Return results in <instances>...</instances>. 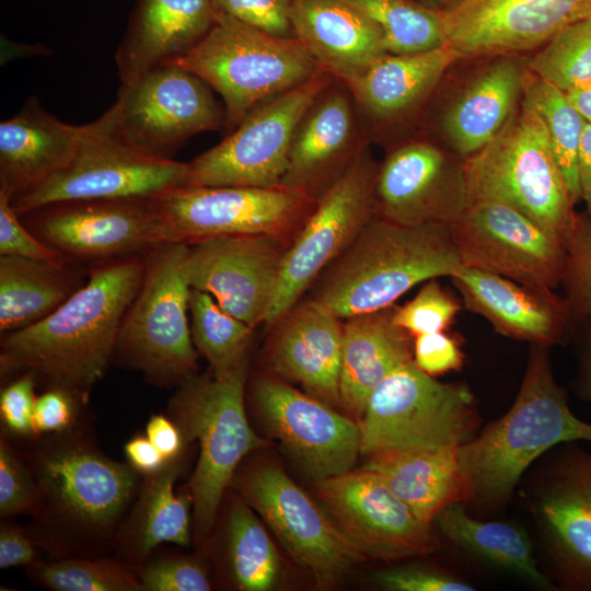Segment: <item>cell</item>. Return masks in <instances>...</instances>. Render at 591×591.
I'll use <instances>...</instances> for the list:
<instances>
[{
    "label": "cell",
    "instance_id": "obj_1",
    "mask_svg": "<svg viewBox=\"0 0 591 591\" xmlns=\"http://www.w3.org/2000/svg\"><path fill=\"white\" fill-rule=\"evenodd\" d=\"M144 271V255L111 260L93 270L51 314L2 336L1 373L27 370L83 401L115 358L123 318Z\"/></svg>",
    "mask_w": 591,
    "mask_h": 591
},
{
    "label": "cell",
    "instance_id": "obj_2",
    "mask_svg": "<svg viewBox=\"0 0 591 591\" xmlns=\"http://www.w3.org/2000/svg\"><path fill=\"white\" fill-rule=\"evenodd\" d=\"M578 441L591 443V422L569 408L553 373L549 348L532 345L512 406L456 449L466 501L499 508L542 455L561 443Z\"/></svg>",
    "mask_w": 591,
    "mask_h": 591
},
{
    "label": "cell",
    "instance_id": "obj_3",
    "mask_svg": "<svg viewBox=\"0 0 591 591\" xmlns=\"http://www.w3.org/2000/svg\"><path fill=\"white\" fill-rule=\"evenodd\" d=\"M67 432L43 444L28 464L36 484L32 514L43 546L83 557L114 543L140 474Z\"/></svg>",
    "mask_w": 591,
    "mask_h": 591
},
{
    "label": "cell",
    "instance_id": "obj_4",
    "mask_svg": "<svg viewBox=\"0 0 591 591\" xmlns=\"http://www.w3.org/2000/svg\"><path fill=\"white\" fill-rule=\"evenodd\" d=\"M462 266L450 224L375 217L318 276L309 300L347 320L390 308L418 283L450 278Z\"/></svg>",
    "mask_w": 591,
    "mask_h": 591
},
{
    "label": "cell",
    "instance_id": "obj_5",
    "mask_svg": "<svg viewBox=\"0 0 591 591\" xmlns=\"http://www.w3.org/2000/svg\"><path fill=\"white\" fill-rule=\"evenodd\" d=\"M465 176L468 205L479 200L509 205L565 245L578 213L544 121L524 101L500 132L467 158Z\"/></svg>",
    "mask_w": 591,
    "mask_h": 591
},
{
    "label": "cell",
    "instance_id": "obj_6",
    "mask_svg": "<svg viewBox=\"0 0 591 591\" xmlns=\"http://www.w3.org/2000/svg\"><path fill=\"white\" fill-rule=\"evenodd\" d=\"M165 63L195 73L219 93L228 129H234L262 102L322 70L298 38L266 33L219 10L209 32Z\"/></svg>",
    "mask_w": 591,
    "mask_h": 591
},
{
    "label": "cell",
    "instance_id": "obj_7",
    "mask_svg": "<svg viewBox=\"0 0 591 591\" xmlns=\"http://www.w3.org/2000/svg\"><path fill=\"white\" fill-rule=\"evenodd\" d=\"M246 367L247 361L222 374L194 375L179 385L170 402V417L186 443L196 439L199 447L188 482L199 537L211 532L224 493L243 457L266 444L247 420Z\"/></svg>",
    "mask_w": 591,
    "mask_h": 591
},
{
    "label": "cell",
    "instance_id": "obj_8",
    "mask_svg": "<svg viewBox=\"0 0 591 591\" xmlns=\"http://www.w3.org/2000/svg\"><path fill=\"white\" fill-rule=\"evenodd\" d=\"M479 422L477 401L465 383L440 382L412 360L371 393L359 420L361 454L457 449L477 433Z\"/></svg>",
    "mask_w": 591,
    "mask_h": 591
},
{
    "label": "cell",
    "instance_id": "obj_9",
    "mask_svg": "<svg viewBox=\"0 0 591 591\" xmlns=\"http://www.w3.org/2000/svg\"><path fill=\"white\" fill-rule=\"evenodd\" d=\"M187 250L185 243H165L144 254V277L116 344V359L161 385H181L197 370L188 323L192 287L184 270Z\"/></svg>",
    "mask_w": 591,
    "mask_h": 591
},
{
    "label": "cell",
    "instance_id": "obj_10",
    "mask_svg": "<svg viewBox=\"0 0 591 591\" xmlns=\"http://www.w3.org/2000/svg\"><path fill=\"white\" fill-rule=\"evenodd\" d=\"M188 162L148 153L115 128L107 109L86 124L69 164L12 205L19 215L65 201L153 199L186 185Z\"/></svg>",
    "mask_w": 591,
    "mask_h": 591
},
{
    "label": "cell",
    "instance_id": "obj_11",
    "mask_svg": "<svg viewBox=\"0 0 591 591\" xmlns=\"http://www.w3.org/2000/svg\"><path fill=\"white\" fill-rule=\"evenodd\" d=\"M333 80L321 70L258 104L221 142L188 162L185 186L280 187L297 127Z\"/></svg>",
    "mask_w": 591,
    "mask_h": 591
},
{
    "label": "cell",
    "instance_id": "obj_12",
    "mask_svg": "<svg viewBox=\"0 0 591 591\" xmlns=\"http://www.w3.org/2000/svg\"><path fill=\"white\" fill-rule=\"evenodd\" d=\"M374 164L367 143L345 172L316 199L280 268L264 323L273 326L376 217Z\"/></svg>",
    "mask_w": 591,
    "mask_h": 591
},
{
    "label": "cell",
    "instance_id": "obj_13",
    "mask_svg": "<svg viewBox=\"0 0 591 591\" xmlns=\"http://www.w3.org/2000/svg\"><path fill=\"white\" fill-rule=\"evenodd\" d=\"M315 199L283 187L182 186L154 198L166 243L245 234L289 237Z\"/></svg>",
    "mask_w": 591,
    "mask_h": 591
},
{
    "label": "cell",
    "instance_id": "obj_14",
    "mask_svg": "<svg viewBox=\"0 0 591 591\" xmlns=\"http://www.w3.org/2000/svg\"><path fill=\"white\" fill-rule=\"evenodd\" d=\"M525 491L554 582L591 591V451L576 442L545 453Z\"/></svg>",
    "mask_w": 591,
    "mask_h": 591
},
{
    "label": "cell",
    "instance_id": "obj_15",
    "mask_svg": "<svg viewBox=\"0 0 591 591\" xmlns=\"http://www.w3.org/2000/svg\"><path fill=\"white\" fill-rule=\"evenodd\" d=\"M108 111L126 140L162 158H170L190 137L227 125L225 111L210 85L173 63H162L121 85Z\"/></svg>",
    "mask_w": 591,
    "mask_h": 591
},
{
    "label": "cell",
    "instance_id": "obj_16",
    "mask_svg": "<svg viewBox=\"0 0 591 591\" xmlns=\"http://www.w3.org/2000/svg\"><path fill=\"white\" fill-rule=\"evenodd\" d=\"M251 508L265 520L290 556L320 586L336 582L366 556L277 465L253 468L235 480Z\"/></svg>",
    "mask_w": 591,
    "mask_h": 591
},
{
    "label": "cell",
    "instance_id": "obj_17",
    "mask_svg": "<svg viewBox=\"0 0 591 591\" xmlns=\"http://www.w3.org/2000/svg\"><path fill=\"white\" fill-rule=\"evenodd\" d=\"M450 228L463 266L524 285L554 289L561 283L565 245L513 207L474 201Z\"/></svg>",
    "mask_w": 591,
    "mask_h": 591
},
{
    "label": "cell",
    "instance_id": "obj_18",
    "mask_svg": "<svg viewBox=\"0 0 591 591\" xmlns=\"http://www.w3.org/2000/svg\"><path fill=\"white\" fill-rule=\"evenodd\" d=\"M317 495L334 522L367 557L392 560L436 549L422 522L376 473L360 468L317 482Z\"/></svg>",
    "mask_w": 591,
    "mask_h": 591
},
{
    "label": "cell",
    "instance_id": "obj_19",
    "mask_svg": "<svg viewBox=\"0 0 591 591\" xmlns=\"http://www.w3.org/2000/svg\"><path fill=\"white\" fill-rule=\"evenodd\" d=\"M289 244L268 234L209 237L188 244L184 270L193 289L255 327L270 308Z\"/></svg>",
    "mask_w": 591,
    "mask_h": 591
},
{
    "label": "cell",
    "instance_id": "obj_20",
    "mask_svg": "<svg viewBox=\"0 0 591 591\" xmlns=\"http://www.w3.org/2000/svg\"><path fill=\"white\" fill-rule=\"evenodd\" d=\"M253 397L266 427L311 478L352 470L361 454L359 421L274 376L256 379Z\"/></svg>",
    "mask_w": 591,
    "mask_h": 591
},
{
    "label": "cell",
    "instance_id": "obj_21",
    "mask_svg": "<svg viewBox=\"0 0 591 591\" xmlns=\"http://www.w3.org/2000/svg\"><path fill=\"white\" fill-rule=\"evenodd\" d=\"M30 212L44 241L63 255L118 259L166 243L154 198L65 201Z\"/></svg>",
    "mask_w": 591,
    "mask_h": 591
},
{
    "label": "cell",
    "instance_id": "obj_22",
    "mask_svg": "<svg viewBox=\"0 0 591 591\" xmlns=\"http://www.w3.org/2000/svg\"><path fill=\"white\" fill-rule=\"evenodd\" d=\"M376 217L405 224H451L468 207L463 165L439 147L410 141L387 154L374 185Z\"/></svg>",
    "mask_w": 591,
    "mask_h": 591
},
{
    "label": "cell",
    "instance_id": "obj_23",
    "mask_svg": "<svg viewBox=\"0 0 591 591\" xmlns=\"http://www.w3.org/2000/svg\"><path fill=\"white\" fill-rule=\"evenodd\" d=\"M441 12L445 44L460 57H472L547 43L591 18V0H455Z\"/></svg>",
    "mask_w": 591,
    "mask_h": 591
},
{
    "label": "cell",
    "instance_id": "obj_24",
    "mask_svg": "<svg viewBox=\"0 0 591 591\" xmlns=\"http://www.w3.org/2000/svg\"><path fill=\"white\" fill-rule=\"evenodd\" d=\"M347 85L335 79L300 120L280 187L317 199L367 143Z\"/></svg>",
    "mask_w": 591,
    "mask_h": 591
},
{
    "label": "cell",
    "instance_id": "obj_25",
    "mask_svg": "<svg viewBox=\"0 0 591 591\" xmlns=\"http://www.w3.org/2000/svg\"><path fill=\"white\" fill-rule=\"evenodd\" d=\"M464 306L508 338L553 347L573 335L568 303L551 288L524 285L474 267L450 277Z\"/></svg>",
    "mask_w": 591,
    "mask_h": 591
},
{
    "label": "cell",
    "instance_id": "obj_26",
    "mask_svg": "<svg viewBox=\"0 0 591 591\" xmlns=\"http://www.w3.org/2000/svg\"><path fill=\"white\" fill-rule=\"evenodd\" d=\"M271 327H275L269 344L273 369L324 402L340 405L344 340L340 318L308 300L296 304Z\"/></svg>",
    "mask_w": 591,
    "mask_h": 591
},
{
    "label": "cell",
    "instance_id": "obj_27",
    "mask_svg": "<svg viewBox=\"0 0 591 591\" xmlns=\"http://www.w3.org/2000/svg\"><path fill=\"white\" fill-rule=\"evenodd\" d=\"M84 129L59 120L31 96L0 124V193L13 201L66 167Z\"/></svg>",
    "mask_w": 591,
    "mask_h": 591
},
{
    "label": "cell",
    "instance_id": "obj_28",
    "mask_svg": "<svg viewBox=\"0 0 591 591\" xmlns=\"http://www.w3.org/2000/svg\"><path fill=\"white\" fill-rule=\"evenodd\" d=\"M217 14L211 0H137L115 56L121 85L187 53Z\"/></svg>",
    "mask_w": 591,
    "mask_h": 591
},
{
    "label": "cell",
    "instance_id": "obj_29",
    "mask_svg": "<svg viewBox=\"0 0 591 591\" xmlns=\"http://www.w3.org/2000/svg\"><path fill=\"white\" fill-rule=\"evenodd\" d=\"M291 25L318 67L341 82L389 54L379 28L347 0H294Z\"/></svg>",
    "mask_w": 591,
    "mask_h": 591
},
{
    "label": "cell",
    "instance_id": "obj_30",
    "mask_svg": "<svg viewBox=\"0 0 591 591\" xmlns=\"http://www.w3.org/2000/svg\"><path fill=\"white\" fill-rule=\"evenodd\" d=\"M393 309L359 314L344 323L340 405L358 421L379 384L413 360L410 335L394 324Z\"/></svg>",
    "mask_w": 591,
    "mask_h": 591
},
{
    "label": "cell",
    "instance_id": "obj_31",
    "mask_svg": "<svg viewBox=\"0 0 591 591\" xmlns=\"http://www.w3.org/2000/svg\"><path fill=\"white\" fill-rule=\"evenodd\" d=\"M457 58L448 44L415 54H386L344 83L358 112L374 120H392L418 106Z\"/></svg>",
    "mask_w": 591,
    "mask_h": 591
},
{
    "label": "cell",
    "instance_id": "obj_32",
    "mask_svg": "<svg viewBox=\"0 0 591 591\" xmlns=\"http://www.w3.org/2000/svg\"><path fill=\"white\" fill-rule=\"evenodd\" d=\"M182 468L179 456L158 473L146 476L135 508L119 525L113 544L134 570L142 567L146 558L163 543L179 546L190 543L193 498L189 490L175 494Z\"/></svg>",
    "mask_w": 591,
    "mask_h": 591
},
{
    "label": "cell",
    "instance_id": "obj_33",
    "mask_svg": "<svg viewBox=\"0 0 591 591\" xmlns=\"http://www.w3.org/2000/svg\"><path fill=\"white\" fill-rule=\"evenodd\" d=\"M520 66L502 59L485 69L444 112L442 131L463 157L485 148L503 128L523 88Z\"/></svg>",
    "mask_w": 591,
    "mask_h": 591
},
{
    "label": "cell",
    "instance_id": "obj_34",
    "mask_svg": "<svg viewBox=\"0 0 591 591\" xmlns=\"http://www.w3.org/2000/svg\"><path fill=\"white\" fill-rule=\"evenodd\" d=\"M363 468L379 474L425 523L452 502L466 501L456 449L386 450L368 455Z\"/></svg>",
    "mask_w": 591,
    "mask_h": 591
},
{
    "label": "cell",
    "instance_id": "obj_35",
    "mask_svg": "<svg viewBox=\"0 0 591 591\" xmlns=\"http://www.w3.org/2000/svg\"><path fill=\"white\" fill-rule=\"evenodd\" d=\"M433 521L444 537L470 555L542 590L558 589L540 570L532 542L522 529L506 522L477 520L468 514L463 502L445 506Z\"/></svg>",
    "mask_w": 591,
    "mask_h": 591
},
{
    "label": "cell",
    "instance_id": "obj_36",
    "mask_svg": "<svg viewBox=\"0 0 591 591\" xmlns=\"http://www.w3.org/2000/svg\"><path fill=\"white\" fill-rule=\"evenodd\" d=\"M79 288L66 265L1 255V333L18 331L43 320Z\"/></svg>",
    "mask_w": 591,
    "mask_h": 591
},
{
    "label": "cell",
    "instance_id": "obj_37",
    "mask_svg": "<svg viewBox=\"0 0 591 591\" xmlns=\"http://www.w3.org/2000/svg\"><path fill=\"white\" fill-rule=\"evenodd\" d=\"M225 542L235 587L244 591L271 589L280 569L278 554L266 529L242 498L229 506Z\"/></svg>",
    "mask_w": 591,
    "mask_h": 591
},
{
    "label": "cell",
    "instance_id": "obj_38",
    "mask_svg": "<svg viewBox=\"0 0 591 591\" xmlns=\"http://www.w3.org/2000/svg\"><path fill=\"white\" fill-rule=\"evenodd\" d=\"M523 101L542 118L551 148L575 205L581 201L578 154L586 120L570 104L565 92L526 72Z\"/></svg>",
    "mask_w": 591,
    "mask_h": 591
},
{
    "label": "cell",
    "instance_id": "obj_39",
    "mask_svg": "<svg viewBox=\"0 0 591 591\" xmlns=\"http://www.w3.org/2000/svg\"><path fill=\"white\" fill-rule=\"evenodd\" d=\"M379 28L386 53L430 50L445 44L442 12L416 0H347Z\"/></svg>",
    "mask_w": 591,
    "mask_h": 591
},
{
    "label": "cell",
    "instance_id": "obj_40",
    "mask_svg": "<svg viewBox=\"0 0 591 591\" xmlns=\"http://www.w3.org/2000/svg\"><path fill=\"white\" fill-rule=\"evenodd\" d=\"M189 313L193 344L211 373L222 374L247 361L253 327L224 311L211 294L193 288Z\"/></svg>",
    "mask_w": 591,
    "mask_h": 591
},
{
    "label": "cell",
    "instance_id": "obj_41",
    "mask_svg": "<svg viewBox=\"0 0 591 591\" xmlns=\"http://www.w3.org/2000/svg\"><path fill=\"white\" fill-rule=\"evenodd\" d=\"M28 566L35 582L55 591H142L136 571L108 557H72Z\"/></svg>",
    "mask_w": 591,
    "mask_h": 591
},
{
    "label": "cell",
    "instance_id": "obj_42",
    "mask_svg": "<svg viewBox=\"0 0 591 591\" xmlns=\"http://www.w3.org/2000/svg\"><path fill=\"white\" fill-rule=\"evenodd\" d=\"M529 69L565 93L591 83V18L554 35Z\"/></svg>",
    "mask_w": 591,
    "mask_h": 591
},
{
    "label": "cell",
    "instance_id": "obj_43",
    "mask_svg": "<svg viewBox=\"0 0 591 591\" xmlns=\"http://www.w3.org/2000/svg\"><path fill=\"white\" fill-rule=\"evenodd\" d=\"M561 283L575 327L591 323V215H578L565 243ZM576 329V328H575Z\"/></svg>",
    "mask_w": 591,
    "mask_h": 591
},
{
    "label": "cell",
    "instance_id": "obj_44",
    "mask_svg": "<svg viewBox=\"0 0 591 591\" xmlns=\"http://www.w3.org/2000/svg\"><path fill=\"white\" fill-rule=\"evenodd\" d=\"M461 308L437 279H430L412 300L394 306L392 317L395 325L409 335L418 336L448 329Z\"/></svg>",
    "mask_w": 591,
    "mask_h": 591
},
{
    "label": "cell",
    "instance_id": "obj_45",
    "mask_svg": "<svg viewBox=\"0 0 591 591\" xmlns=\"http://www.w3.org/2000/svg\"><path fill=\"white\" fill-rule=\"evenodd\" d=\"M36 498V484L28 464L0 440V514L3 518L32 513Z\"/></svg>",
    "mask_w": 591,
    "mask_h": 591
},
{
    "label": "cell",
    "instance_id": "obj_46",
    "mask_svg": "<svg viewBox=\"0 0 591 591\" xmlns=\"http://www.w3.org/2000/svg\"><path fill=\"white\" fill-rule=\"evenodd\" d=\"M144 591H208L211 583L200 564L189 557H163L138 572Z\"/></svg>",
    "mask_w": 591,
    "mask_h": 591
},
{
    "label": "cell",
    "instance_id": "obj_47",
    "mask_svg": "<svg viewBox=\"0 0 591 591\" xmlns=\"http://www.w3.org/2000/svg\"><path fill=\"white\" fill-rule=\"evenodd\" d=\"M19 216L12 201L0 193V255L65 266V255L34 236L22 224Z\"/></svg>",
    "mask_w": 591,
    "mask_h": 591
},
{
    "label": "cell",
    "instance_id": "obj_48",
    "mask_svg": "<svg viewBox=\"0 0 591 591\" xmlns=\"http://www.w3.org/2000/svg\"><path fill=\"white\" fill-rule=\"evenodd\" d=\"M211 2L220 12L266 33L294 37L291 25L294 0H211Z\"/></svg>",
    "mask_w": 591,
    "mask_h": 591
},
{
    "label": "cell",
    "instance_id": "obj_49",
    "mask_svg": "<svg viewBox=\"0 0 591 591\" xmlns=\"http://www.w3.org/2000/svg\"><path fill=\"white\" fill-rule=\"evenodd\" d=\"M35 381L33 373H27L0 393V418L5 431L15 437H38L34 425L36 404Z\"/></svg>",
    "mask_w": 591,
    "mask_h": 591
},
{
    "label": "cell",
    "instance_id": "obj_50",
    "mask_svg": "<svg viewBox=\"0 0 591 591\" xmlns=\"http://www.w3.org/2000/svg\"><path fill=\"white\" fill-rule=\"evenodd\" d=\"M375 580L391 591H474L473 584L444 570L399 567L376 573Z\"/></svg>",
    "mask_w": 591,
    "mask_h": 591
},
{
    "label": "cell",
    "instance_id": "obj_51",
    "mask_svg": "<svg viewBox=\"0 0 591 591\" xmlns=\"http://www.w3.org/2000/svg\"><path fill=\"white\" fill-rule=\"evenodd\" d=\"M413 360L421 371L437 376L461 370L465 355L460 341L443 331L415 336Z\"/></svg>",
    "mask_w": 591,
    "mask_h": 591
},
{
    "label": "cell",
    "instance_id": "obj_52",
    "mask_svg": "<svg viewBox=\"0 0 591 591\" xmlns=\"http://www.w3.org/2000/svg\"><path fill=\"white\" fill-rule=\"evenodd\" d=\"M80 399L72 392L50 386L36 398L34 425L38 436L43 433H63L72 429L77 420Z\"/></svg>",
    "mask_w": 591,
    "mask_h": 591
},
{
    "label": "cell",
    "instance_id": "obj_53",
    "mask_svg": "<svg viewBox=\"0 0 591 591\" xmlns=\"http://www.w3.org/2000/svg\"><path fill=\"white\" fill-rule=\"evenodd\" d=\"M146 436L167 460L183 455L186 444L184 434L176 422L165 415H152L146 426Z\"/></svg>",
    "mask_w": 591,
    "mask_h": 591
},
{
    "label": "cell",
    "instance_id": "obj_54",
    "mask_svg": "<svg viewBox=\"0 0 591 591\" xmlns=\"http://www.w3.org/2000/svg\"><path fill=\"white\" fill-rule=\"evenodd\" d=\"M36 552L28 534L12 524L0 528V568L8 569L35 561Z\"/></svg>",
    "mask_w": 591,
    "mask_h": 591
},
{
    "label": "cell",
    "instance_id": "obj_55",
    "mask_svg": "<svg viewBox=\"0 0 591 591\" xmlns=\"http://www.w3.org/2000/svg\"><path fill=\"white\" fill-rule=\"evenodd\" d=\"M577 374L572 381L576 394L591 403V323L576 327Z\"/></svg>",
    "mask_w": 591,
    "mask_h": 591
},
{
    "label": "cell",
    "instance_id": "obj_56",
    "mask_svg": "<svg viewBox=\"0 0 591 591\" xmlns=\"http://www.w3.org/2000/svg\"><path fill=\"white\" fill-rule=\"evenodd\" d=\"M128 464L140 475L150 476L161 471L170 461L153 445L147 436H136L125 444Z\"/></svg>",
    "mask_w": 591,
    "mask_h": 591
},
{
    "label": "cell",
    "instance_id": "obj_57",
    "mask_svg": "<svg viewBox=\"0 0 591 591\" xmlns=\"http://www.w3.org/2000/svg\"><path fill=\"white\" fill-rule=\"evenodd\" d=\"M581 199L591 215V124L586 123L578 154Z\"/></svg>",
    "mask_w": 591,
    "mask_h": 591
},
{
    "label": "cell",
    "instance_id": "obj_58",
    "mask_svg": "<svg viewBox=\"0 0 591 591\" xmlns=\"http://www.w3.org/2000/svg\"><path fill=\"white\" fill-rule=\"evenodd\" d=\"M566 95L586 123L591 124V83L572 90L566 93Z\"/></svg>",
    "mask_w": 591,
    "mask_h": 591
},
{
    "label": "cell",
    "instance_id": "obj_59",
    "mask_svg": "<svg viewBox=\"0 0 591 591\" xmlns=\"http://www.w3.org/2000/svg\"><path fill=\"white\" fill-rule=\"evenodd\" d=\"M422 4H426L428 7H430L428 3H431V2H444L447 3V7L450 5L453 1L455 0H416Z\"/></svg>",
    "mask_w": 591,
    "mask_h": 591
}]
</instances>
